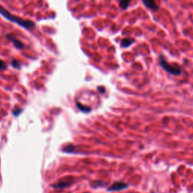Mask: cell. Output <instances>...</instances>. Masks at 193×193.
Instances as JSON below:
<instances>
[{"instance_id": "12", "label": "cell", "mask_w": 193, "mask_h": 193, "mask_svg": "<svg viewBox=\"0 0 193 193\" xmlns=\"http://www.w3.org/2000/svg\"><path fill=\"white\" fill-rule=\"evenodd\" d=\"M22 113V109H16L15 110H14V111L13 112V114L14 115H16V116H17V115H19L20 113Z\"/></svg>"}, {"instance_id": "5", "label": "cell", "mask_w": 193, "mask_h": 193, "mask_svg": "<svg viewBox=\"0 0 193 193\" xmlns=\"http://www.w3.org/2000/svg\"><path fill=\"white\" fill-rule=\"evenodd\" d=\"M7 38L13 42L14 46H15L17 49H23V48H24V44H23V42L19 41L18 39L14 38V36H12V35H8V36H7Z\"/></svg>"}, {"instance_id": "3", "label": "cell", "mask_w": 193, "mask_h": 193, "mask_svg": "<svg viewBox=\"0 0 193 193\" xmlns=\"http://www.w3.org/2000/svg\"><path fill=\"white\" fill-rule=\"evenodd\" d=\"M128 186V185L125 183H123V182H115L108 189V191H120V190L127 189Z\"/></svg>"}, {"instance_id": "11", "label": "cell", "mask_w": 193, "mask_h": 193, "mask_svg": "<svg viewBox=\"0 0 193 193\" xmlns=\"http://www.w3.org/2000/svg\"><path fill=\"white\" fill-rule=\"evenodd\" d=\"M7 69V65L3 60H0V70H5Z\"/></svg>"}, {"instance_id": "7", "label": "cell", "mask_w": 193, "mask_h": 193, "mask_svg": "<svg viewBox=\"0 0 193 193\" xmlns=\"http://www.w3.org/2000/svg\"><path fill=\"white\" fill-rule=\"evenodd\" d=\"M133 42H134V38H123L122 40L121 41V46H122V48H128Z\"/></svg>"}, {"instance_id": "6", "label": "cell", "mask_w": 193, "mask_h": 193, "mask_svg": "<svg viewBox=\"0 0 193 193\" xmlns=\"http://www.w3.org/2000/svg\"><path fill=\"white\" fill-rule=\"evenodd\" d=\"M71 183L68 181H59L56 184L52 185V187L55 188V189H63V188L68 187L69 185H70Z\"/></svg>"}, {"instance_id": "10", "label": "cell", "mask_w": 193, "mask_h": 193, "mask_svg": "<svg viewBox=\"0 0 193 193\" xmlns=\"http://www.w3.org/2000/svg\"><path fill=\"white\" fill-rule=\"evenodd\" d=\"M12 67L16 68V69H20V67H21V63L17 61V60H12Z\"/></svg>"}, {"instance_id": "13", "label": "cell", "mask_w": 193, "mask_h": 193, "mask_svg": "<svg viewBox=\"0 0 193 193\" xmlns=\"http://www.w3.org/2000/svg\"><path fill=\"white\" fill-rule=\"evenodd\" d=\"M98 91H99L101 94H103V93L105 92V88H103V87H98Z\"/></svg>"}, {"instance_id": "1", "label": "cell", "mask_w": 193, "mask_h": 193, "mask_svg": "<svg viewBox=\"0 0 193 193\" xmlns=\"http://www.w3.org/2000/svg\"><path fill=\"white\" fill-rule=\"evenodd\" d=\"M0 14L4 17L5 19L8 21H11L12 23H16L17 25L20 26V27H23L27 30H30L34 28L36 26L34 22L31 21H28V20H24L23 18H21L19 17H17L15 15H13L12 14L8 12L4 7H2V5H0Z\"/></svg>"}, {"instance_id": "4", "label": "cell", "mask_w": 193, "mask_h": 193, "mask_svg": "<svg viewBox=\"0 0 193 193\" xmlns=\"http://www.w3.org/2000/svg\"><path fill=\"white\" fill-rule=\"evenodd\" d=\"M142 1L146 8L152 10L153 12H155L159 9V6L156 4L155 0H142Z\"/></svg>"}, {"instance_id": "2", "label": "cell", "mask_w": 193, "mask_h": 193, "mask_svg": "<svg viewBox=\"0 0 193 193\" xmlns=\"http://www.w3.org/2000/svg\"><path fill=\"white\" fill-rule=\"evenodd\" d=\"M159 63L164 70L173 76H179L181 74V69L177 64H174V65L170 64L168 62L166 61L163 57H161L160 60H159Z\"/></svg>"}, {"instance_id": "8", "label": "cell", "mask_w": 193, "mask_h": 193, "mask_svg": "<svg viewBox=\"0 0 193 193\" xmlns=\"http://www.w3.org/2000/svg\"><path fill=\"white\" fill-rule=\"evenodd\" d=\"M130 0H119V7L122 10H126L129 6Z\"/></svg>"}, {"instance_id": "9", "label": "cell", "mask_w": 193, "mask_h": 193, "mask_svg": "<svg viewBox=\"0 0 193 193\" xmlns=\"http://www.w3.org/2000/svg\"><path fill=\"white\" fill-rule=\"evenodd\" d=\"M76 104H77V106H78V109H80L81 111L84 112V113H90L91 110V107L87 106H84V105H82V104H81V103H77Z\"/></svg>"}]
</instances>
